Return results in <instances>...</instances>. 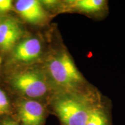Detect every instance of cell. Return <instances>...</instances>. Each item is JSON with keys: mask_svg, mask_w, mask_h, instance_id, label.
Returning a JSON list of instances; mask_svg holds the SVG:
<instances>
[{"mask_svg": "<svg viewBox=\"0 0 125 125\" xmlns=\"http://www.w3.org/2000/svg\"><path fill=\"white\" fill-rule=\"evenodd\" d=\"M45 72L53 93L86 91L94 87L78 69L64 47H58L49 53Z\"/></svg>", "mask_w": 125, "mask_h": 125, "instance_id": "1", "label": "cell"}, {"mask_svg": "<svg viewBox=\"0 0 125 125\" xmlns=\"http://www.w3.org/2000/svg\"><path fill=\"white\" fill-rule=\"evenodd\" d=\"M101 94L95 86L86 91L57 92L53 94L48 104L61 125H86Z\"/></svg>", "mask_w": 125, "mask_h": 125, "instance_id": "2", "label": "cell"}, {"mask_svg": "<svg viewBox=\"0 0 125 125\" xmlns=\"http://www.w3.org/2000/svg\"><path fill=\"white\" fill-rule=\"evenodd\" d=\"M11 83L23 96L31 98H40L53 94L49 79L45 73L40 70H27L12 76Z\"/></svg>", "mask_w": 125, "mask_h": 125, "instance_id": "3", "label": "cell"}, {"mask_svg": "<svg viewBox=\"0 0 125 125\" xmlns=\"http://www.w3.org/2000/svg\"><path fill=\"white\" fill-rule=\"evenodd\" d=\"M59 12H77L92 19L101 20L108 15V1L106 0H70L62 1Z\"/></svg>", "mask_w": 125, "mask_h": 125, "instance_id": "4", "label": "cell"}, {"mask_svg": "<svg viewBox=\"0 0 125 125\" xmlns=\"http://www.w3.org/2000/svg\"><path fill=\"white\" fill-rule=\"evenodd\" d=\"M16 114L20 125H43L47 114L44 104L38 100L20 99L16 103Z\"/></svg>", "mask_w": 125, "mask_h": 125, "instance_id": "5", "label": "cell"}, {"mask_svg": "<svg viewBox=\"0 0 125 125\" xmlns=\"http://www.w3.org/2000/svg\"><path fill=\"white\" fill-rule=\"evenodd\" d=\"M42 45L37 38H29L16 45L12 52V59L21 63H29L39 59Z\"/></svg>", "mask_w": 125, "mask_h": 125, "instance_id": "6", "label": "cell"}, {"mask_svg": "<svg viewBox=\"0 0 125 125\" xmlns=\"http://www.w3.org/2000/svg\"><path fill=\"white\" fill-rule=\"evenodd\" d=\"M23 35L21 26L17 20L7 18L0 21V49L8 51L15 48Z\"/></svg>", "mask_w": 125, "mask_h": 125, "instance_id": "7", "label": "cell"}, {"mask_svg": "<svg viewBox=\"0 0 125 125\" xmlns=\"http://www.w3.org/2000/svg\"><path fill=\"white\" fill-rule=\"evenodd\" d=\"M15 8L26 21L32 24L45 22L48 16L41 1L37 0H19Z\"/></svg>", "mask_w": 125, "mask_h": 125, "instance_id": "8", "label": "cell"}, {"mask_svg": "<svg viewBox=\"0 0 125 125\" xmlns=\"http://www.w3.org/2000/svg\"><path fill=\"white\" fill-rule=\"evenodd\" d=\"M86 125H113L112 103L109 98L101 94L92 108Z\"/></svg>", "mask_w": 125, "mask_h": 125, "instance_id": "9", "label": "cell"}, {"mask_svg": "<svg viewBox=\"0 0 125 125\" xmlns=\"http://www.w3.org/2000/svg\"><path fill=\"white\" fill-rule=\"evenodd\" d=\"M11 106L5 93L0 89V118H5L11 112Z\"/></svg>", "mask_w": 125, "mask_h": 125, "instance_id": "10", "label": "cell"}, {"mask_svg": "<svg viewBox=\"0 0 125 125\" xmlns=\"http://www.w3.org/2000/svg\"><path fill=\"white\" fill-rule=\"evenodd\" d=\"M12 8V1L10 0H0V12L4 13Z\"/></svg>", "mask_w": 125, "mask_h": 125, "instance_id": "11", "label": "cell"}, {"mask_svg": "<svg viewBox=\"0 0 125 125\" xmlns=\"http://www.w3.org/2000/svg\"><path fill=\"white\" fill-rule=\"evenodd\" d=\"M0 125H20L19 123L15 120L10 118V117L7 116L5 118H3L1 122Z\"/></svg>", "mask_w": 125, "mask_h": 125, "instance_id": "12", "label": "cell"}, {"mask_svg": "<svg viewBox=\"0 0 125 125\" xmlns=\"http://www.w3.org/2000/svg\"><path fill=\"white\" fill-rule=\"evenodd\" d=\"M1 57H0V65H1Z\"/></svg>", "mask_w": 125, "mask_h": 125, "instance_id": "13", "label": "cell"}]
</instances>
